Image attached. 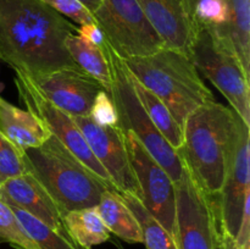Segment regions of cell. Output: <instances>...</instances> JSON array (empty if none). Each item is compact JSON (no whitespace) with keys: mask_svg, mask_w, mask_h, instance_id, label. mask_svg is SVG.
<instances>
[{"mask_svg":"<svg viewBox=\"0 0 250 249\" xmlns=\"http://www.w3.org/2000/svg\"><path fill=\"white\" fill-rule=\"evenodd\" d=\"M77 27L42 0H0V60L28 77L82 71L65 48Z\"/></svg>","mask_w":250,"mask_h":249,"instance_id":"1","label":"cell"},{"mask_svg":"<svg viewBox=\"0 0 250 249\" xmlns=\"http://www.w3.org/2000/svg\"><path fill=\"white\" fill-rule=\"evenodd\" d=\"M239 119L231 107L210 100L190 112L183 124L177 153L211 197H217L224 185Z\"/></svg>","mask_w":250,"mask_h":249,"instance_id":"2","label":"cell"},{"mask_svg":"<svg viewBox=\"0 0 250 249\" xmlns=\"http://www.w3.org/2000/svg\"><path fill=\"white\" fill-rule=\"evenodd\" d=\"M26 171L38 180L63 212L97 207L105 189H112L63 144L51 136L38 148L23 150Z\"/></svg>","mask_w":250,"mask_h":249,"instance_id":"3","label":"cell"},{"mask_svg":"<svg viewBox=\"0 0 250 249\" xmlns=\"http://www.w3.org/2000/svg\"><path fill=\"white\" fill-rule=\"evenodd\" d=\"M124 61L133 77L165 103L182 128L190 112L215 100L189 56L180 51L161 48L151 55Z\"/></svg>","mask_w":250,"mask_h":249,"instance_id":"4","label":"cell"},{"mask_svg":"<svg viewBox=\"0 0 250 249\" xmlns=\"http://www.w3.org/2000/svg\"><path fill=\"white\" fill-rule=\"evenodd\" d=\"M189 59L227 99L232 110L250 126L249 76L231 39L216 26L193 23Z\"/></svg>","mask_w":250,"mask_h":249,"instance_id":"5","label":"cell"},{"mask_svg":"<svg viewBox=\"0 0 250 249\" xmlns=\"http://www.w3.org/2000/svg\"><path fill=\"white\" fill-rule=\"evenodd\" d=\"M103 50L106 54L111 71V89L109 94L111 95L119 115L117 126L124 133L127 131L132 132L146 146L149 154L165 168L173 183H177L182 176V159L154 126L137 95L132 73L125 61L112 50L106 39Z\"/></svg>","mask_w":250,"mask_h":249,"instance_id":"6","label":"cell"},{"mask_svg":"<svg viewBox=\"0 0 250 249\" xmlns=\"http://www.w3.org/2000/svg\"><path fill=\"white\" fill-rule=\"evenodd\" d=\"M183 163V161H182ZM175 241L178 249H219V210L214 197L197 183L183 164L175 183Z\"/></svg>","mask_w":250,"mask_h":249,"instance_id":"7","label":"cell"},{"mask_svg":"<svg viewBox=\"0 0 250 249\" xmlns=\"http://www.w3.org/2000/svg\"><path fill=\"white\" fill-rule=\"evenodd\" d=\"M93 16L122 60L151 55L164 48L137 0H103Z\"/></svg>","mask_w":250,"mask_h":249,"instance_id":"8","label":"cell"},{"mask_svg":"<svg viewBox=\"0 0 250 249\" xmlns=\"http://www.w3.org/2000/svg\"><path fill=\"white\" fill-rule=\"evenodd\" d=\"M15 85L20 100L26 105L27 110L36 115L49 129L51 136L63 144L83 165L87 166L110 188L115 189L107 173L90 151L82 132L73 121V116L45 99L28 76L20 71H15Z\"/></svg>","mask_w":250,"mask_h":249,"instance_id":"9","label":"cell"},{"mask_svg":"<svg viewBox=\"0 0 250 249\" xmlns=\"http://www.w3.org/2000/svg\"><path fill=\"white\" fill-rule=\"evenodd\" d=\"M129 161L139 186L138 199L143 207L175 238L176 189L165 168L149 154L132 132H125Z\"/></svg>","mask_w":250,"mask_h":249,"instance_id":"10","label":"cell"},{"mask_svg":"<svg viewBox=\"0 0 250 249\" xmlns=\"http://www.w3.org/2000/svg\"><path fill=\"white\" fill-rule=\"evenodd\" d=\"M249 143V126L239 119L224 185L217 195L220 237L229 236L236 238L244 203L250 195Z\"/></svg>","mask_w":250,"mask_h":249,"instance_id":"11","label":"cell"},{"mask_svg":"<svg viewBox=\"0 0 250 249\" xmlns=\"http://www.w3.org/2000/svg\"><path fill=\"white\" fill-rule=\"evenodd\" d=\"M73 121L82 132L93 155L107 173L115 189L139 198L141 190L121 128L119 126H100L89 116H73Z\"/></svg>","mask_w":250,"mask_h":249,"instance_id":"12","label":"cell"},{"mask_svg":"<svg viewBox=\"0 0 250 249\" xmlns=\"http://www.w3.org/2000/svg\"><path fill=\"white\" fill-rule=\"evenodd\" d=\"M29 78L45 99L71 116H89L95 97L104 89L94 78L77 70L62 68Z\"/></svg>","mask_w":250,"mask_h":249,"instance_id":"13","label":"cell"},{"mask_svg":"<svg viewBox=\"0 0 250 249\" xmlns=\"http://www.w3.org/2000/svg\"><path fill=\"white\" fill-rule=\"evenodd\" d=\"M0 199L10 207L24 210L50 228L67 233L63 225L65 212L31 173L26 172L1 183Z\"/></svg>","mask_w":250,"mask_h":249,"instance_id":"14","label":"cell"},{"mask_svg":"<svg viewBox=\"0 0 250 249\" xmlns=\"http://www.w3.org/2000/svg\"><path fill=\"white\" fill-rule=\"evenodd\" d=\"M149 23L164 43L188 56L193 37V23L183 0H137Z\"/></svg>","mask_w":250,"mask_h":249,"instance_id":"15","label":"cell"},{"mask_svg":"<svg viewBox=\"0 0 250 249\" xmlns=\"http://www.w3.org/2000/svg\"><path fill=\"white\" fill-rule=\"evenodd\" d=\"M0 132L20 150L38 148L51 137L43 122L0 97Z\"/></svg>","mask_w":250,"mask_h":249,"instance_id":"16","label":"cell"},{"mask_svg":"<svg viewBox=\"0 0 250 249\" xmlns=\"http://www.w3.org/2000/svg\"><path fill=\"white\" fill-rule=\"evenodd\" d=\"M95 209L110 233L128 243H143L138 221L116 189H105Z\"/></svg>","mask_w":250,"mask_h":249,"instance_id":"17","label":"cell"},{"mask_svg":"<svg viewBox=\"0 0 250 249\" xmlns=\"http://www.w3.org/2000/svg\"><path fill=\"white\" fill-rule=\"evenodd\" d=\"M65 48L76 65L109 93L111 89V71L103 48L81 38L77 33L70 34L65 39Z\"/></svg>","mask_w":250,"mask_h":249,"instance_id":"18","label":"cell"},{"mask_svg":"<svg viewBox=\"0 0 250 249\" xmlns=\"http://www.w3.org/2000/svg\"><path fill=\"white\" fill-rule=\"evenodd\" d=\"M63 225L71 238L80 247L92 249L110 239V231L100 219L95 207L66 212Z\"/></svg>","mask_w":250,"mask_h":249,"instance_id":"19","label":"cell"},{"mask_svg":"<svg viewBox=\"0 0 250 249\" xmlns=\"http://www.w3.org/2000/svg\"><path fill=\"white\" fill-rule=\"evenodd\" d=\"M226 2L229 20L216 27L231 39L244 71L250 76V0H226Z\"/></svg>","mask_w":250,"mask_h":249,"instance_id":"20","label":"cell"},{"mask_svg":"<svg viewBox=\"0 0 250 249\" xmlns=\"http://www.w3.org/2000/svg\"><path fill=\"white\" fill-rule=\"evenodd\" d=\"M132 80H133V85L136 88L137 95H138L142 105L146 109L148 116L150 117L154 126L165 137L170 145L177 151L182 145L183 128L177 124L168 107L158 95H155L151 90L144 87L139 81H137L133 77V75H132Z\"/></svg>","mask_w":250,"mask_h":249,"instance_id":"21","label":"cell"},{"mask_svg":"<svg viewBox=\"0 0 250 249\" xmlns=\"http://www.w3.org/2000/svg\"><path fill=\"white\" fill-rule=\"evenodd\" d=\"M119 194L136 216L146 249H178L172 234L168 233L165 227L149 214L136 195L121 192Z\"/></svg>","mask_w":250,"mask_h":249,"instance_id":"22","label":"cell"},{"mask_svg":"<svg viewBox=\"0 0 250 249\" xmlns=\"http://www.w3.org/2000/svg\"><path fill=\"white\" fill-rule=\"evenodd\" d=\"M10 208L39 249H84L78 246L67 233L50 228L20 208Z\"/></svg>","mask_w":250,"mask_h":249,"instance_id":"23","label":"cell"},{"mask_svg":"<svg viewBox=\"0 0 250 249\" xmlns=\"http://www.w3.org/2000/svg\"><path fill=\"white\" fill-rule=\"evenodd\" d=\"M1 243H7L16 249H39L11 208L0 199V244Z\"/></svg>","mask_w":250,"mask_h":249,"instance_id":"24","label":"cell"},{"mask_svg":"<svg viewBox=\"0 0 250 249\" xmlns=\"http://www.w3.org/2000/svg\"><path fill=\"white\" fill-rule=\"evenodd\" d=\"M26 172L23 151L16 148L0 132V185Z\"/></svg>","mask_w":250,"mask_h":249,"instance_id":"25","label":"cell"},{"mask_svg":"<svg viewBox=\"0 0 250 249\" xmlns=\"http://www.w3.org/2000/svg\"><path fill=\"white\" fill-rule=\"evenodd\" d=\"M229 20L226 0H199L193 14V23L221 26Z\"/></svg>","mask_w":250,"mask_h":249,"instance_id":"26","label":"cell"},{"mask_svg":"<svg viewBox=\"0 0 250 249\" xmlns=\"http://www.w3.org/2000/svg\"><path fill=\"white\" fill-rule=\"evenodd\" d=\"M89 117L100 126H117L119 115L112 98L106 90H100L93 102Z\"/></svg>","mask_w":250,"mask_h":249,"instance_id":"27","label":"cell"},{"mask_svg":"<svg viewBox=\"0 0 250 249\" xmlns=\"http://www.w3.org/2000/svg\"><path fill=\"white\" fill-rule=\"evenodd\" d=\"M46 5L62 15L63 17H68L77 24L93 23L95 22L92 12L87 9L78 0H42Z\"/></svg>","mask_w":250,"mask_h":249,"instance_id":"28","label":"cell"},{"mask_svg":"<svg viewBox=\"0 0 250 249\" xmlns=\"http://www.w3.org/2000/svg\"><path fill=\"white\" fill-rule=\"evenodd\" d=\"M234 243L238 249H250V195L244 203L241 225L234 238Z\"/></svg>","mask_w":250,"mask_h":249,"instance_id":"29","label":"cell"},{"mask_svg":"<svg viewBox=\"0 0 250 249\" xmlns=\"http://www.w3.org/2000/svg\"><path fill=\"white\" fill-rule=\"evenodd\" d=\"M76 33H77L81 38L85 39L87 42L94 44V45L100 46V48H103V45H104L105 43L104 33H103L100 27L98 26L95 22H93V23L81 24L80 27H77Z\"/></svg>","mask_w":250,"mask_h":249,"instance_id":"30","label":"cell"},{"mask_svg":"<svg viewBox=\"0 0 250 249\" xmlns=\"http://www.w3.org/2000/svg\"><path fill=\"white\" fill-rule=\"evenodd\" d=\"M219 249H238L237 248L234 239L229 236H221L220 237V246Z\"/></svg>","mask_w":250,"mask_h":249,"instance_id":"31","label":"cell"},{"mask_svg":"<svg viewBox=\"0 0 250 249\" xmlns=\"http://www.w3.org/2000/svg\"><path fill=\"white\" fill-rule=\"evenodd\" d=\"M199 0H183V5H185V9L186 12H187L188 17L190 19L193 23V14H194V9H195V5Z\"/></svg>","mask_w":250,"mask_h":249,"instance_id":"32","label":"cell"},{"mask_svg":"<svg viewBox=\"0 0 250 249\" xmlns=\"http://www.w3.org/2000/svg\"><path fill=\"white\" fill-rule=\"evenodd\" d=\"M78 1H80L81 4L84 5V6L93 14V12L97 11L98 7L102 5L103 0H78Z\"/></svg>","mask_w":250,"mask_h":249,"instance_id":"33","label":"cell"}]
</instances>
